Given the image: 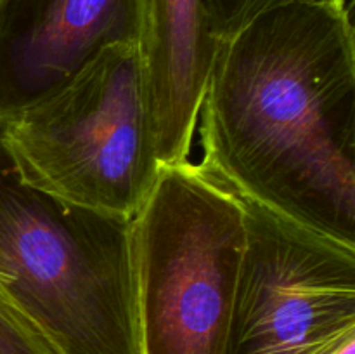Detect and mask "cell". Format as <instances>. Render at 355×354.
I'll list each match as a JSON object with an SVG mask.
<instances>
[{
    "mask_svg": "<svg viewBox=\"0 0 355 354\" xmlns=\"http://www.w3.org/2000/svg\"><path fill=\"white\" fill-rule=\"evenodd\" d=\"M200 163L243 200L355 246V31L347 6L291 2L218 45Z\"/></svg>",
    "mask_w": 355,
    "mask_h": 354,
    "instance_id": "1",
    "label": "cell"
},
{
    "mask_svg": "<svg viewBox=\"0 0 355 354\" xmlns=\"http://www.w3.org/2000/svg\"><path fill=\"white\" fill-rule=\"evenodd\" d=\"M0 288L58 354H141L134 219L26 184L2 139Z\"/></svg>",
    "mask_w": 355,
    "mask_h": 354,
    "instance_id": "2",
    "label": "cell"
},
{
    "mask_svg": "<svg viewBox=\"0 0 355 354\" xmlns=\"http://www.w3.org/2000/svg\"><path fill=\"white\" fill-rule=\"evenodd\" d=\"M21 179L78 207L134 219L162 170L139 42L101 49L0 124Z\"/></svg>",
    "mask_w": 355,
    "mask_h": 354,
    "instance_id": "3",
    "label": "cell"
},
{
    "mask_svg": "<svg viewBox=\"0 0 355 354\" xmlns=\"http://www.w3.org/2000/svg\"><path fill=\"white\" fill-rule=\"evenodd\" d=\"M245 208L193 162L162 167L134 217L141 354H229Z\"/></svg>",
    "mask_w": 355,
    "mask_h": 354,
    "instance_id": "4",
    "label": "cell"
},
{
    "mask_svg": "<svg viewBox=\"0 0 355 354\" xmlns=\"http://www.w3.org/2000/svg\"><path fill=\"white\" fill-rule=\"evenodd\" d=\"M239 200L245 248L229 354H304L355 328V246Z\"/></svg>",
    "mask_w": 355,
    "mask_h": 354,
    "instance_id": "5",
    "label": "cell"
},
{
    "mask_svg": "<svg viewBox=\"0 0 355 354\" xmlns=\"http://www.w3.org/2000/svg\"><path fill=\"white\" fill-rule=\"evenodd\" d=\"M142 0H2L0 124L71 78L101 49L139 42Z\"/></svg>",
    "mask_w": 355,
    "mask_h": 354,
    "instance_id": "6",
    "label": "cell"
},
{
    "mask_svg": "<svg viewBox=\"0 0 355 354\" xmlns=\"http://www.w3.org/2000/svg\"><path fill=\"white\" fill-rule=\"evenodd\" d=\"M218 45L203 0H142L139 49L162 167L189 162Z\"/></svg>",
    "mask_w": 355,
    "mask_h": 354,
    "instance_id": "7",
    "label": "cell"
},
{
    "mask_svg": "<svg viewBox=\"0 0 355 354\" xmlns=\"http://www.w3.org/2000/svg\"><path fill=\"white\" fill-rule=\"evenodd\" d=\"M291 2L347 6V0H203V7L211 35L222 44L262 12Z\"/></svg>",
    "mask_w": 355,
    "mask_h": 354,
    "instance_id": "8",
    "label": "cell"
},
{
    "mask_svg": "<svg viewBox=\"0 0 355 354\" xmlns=\"http://www.w3.org/2000/svg\"><path fill=\"white\" fill-rule=\"evenodd\" d=\"M0 354H58L0 288Z\"/></svg>",
    "mask_w": 355,
    "mask_h": 354,
    "instance_id": "9",
    "label": "cell"
},
{
    "mask_svg": "<svg viewBox=\"0 0 355 354\" xmlns=\"http://www.w3.org/2000/svg\"><path fill=\"white\" fill-rule=\"evenodd\" d=\"M304 354H355V328L347 330Z\"/></svg>",
    "mask_w": 355,
    "mask_h": 354,
    "instance_id": "10",
    "label": "cell"
},
{
    "mask_svg": "<svg viewBox=\"0 0 355 354\" xmlns=\"http://www.w3.org/2000/svg\"><path fill=\"white\" fill-rule=\"evenodd\" d=\"M0 2H2V0H0Z\"/></svg>",
    "mask_w": 355,
    "mask_h": 354,
    "instance_id": "11",
    "label": "cell"
}]
</instances>
